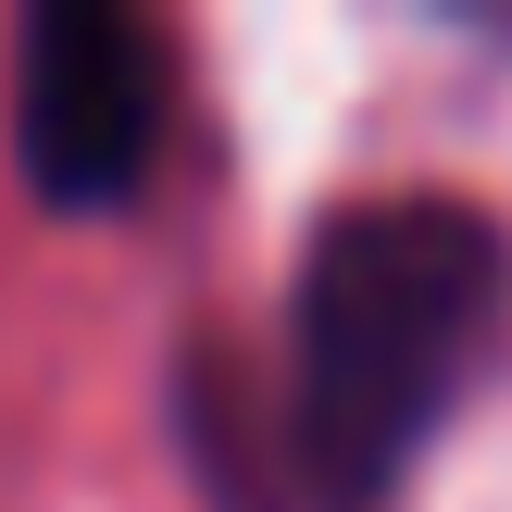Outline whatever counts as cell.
Instances as JSON below:
<instances>
[{"label": "cell", "mask_w": 512, "mask_h": 512, "mask_svg": "<svg viewBox=\"0 0 512 512\" xmlns=\"http://www.w3.org/2000/svg\"><path fill=\"white\" fill-rule=\"evenodd\" d=\"M512 313V250L475 200L388 188L350 200L300 250V463L338 512L388 500V475L438 438L463 375Z\"/></svg>", "instance_id": "6da1fadb"}, {"label": "cell", "mask_w": 512, "mask_h": 512, "mask_svg": "<svg viewBox=\"0 0 512 512\" xmlns=\"http://www.w3.org/2000/svg\"><path fill=\"white\" fill-rule=\"evenodd\" d=\"M13 138L38 200L63 213H113L163 150V50L138 13L113 0H50L25 25V75H13Z\"/></svg>", "instance_id": "7a4b0ae2"}]
</instances>
